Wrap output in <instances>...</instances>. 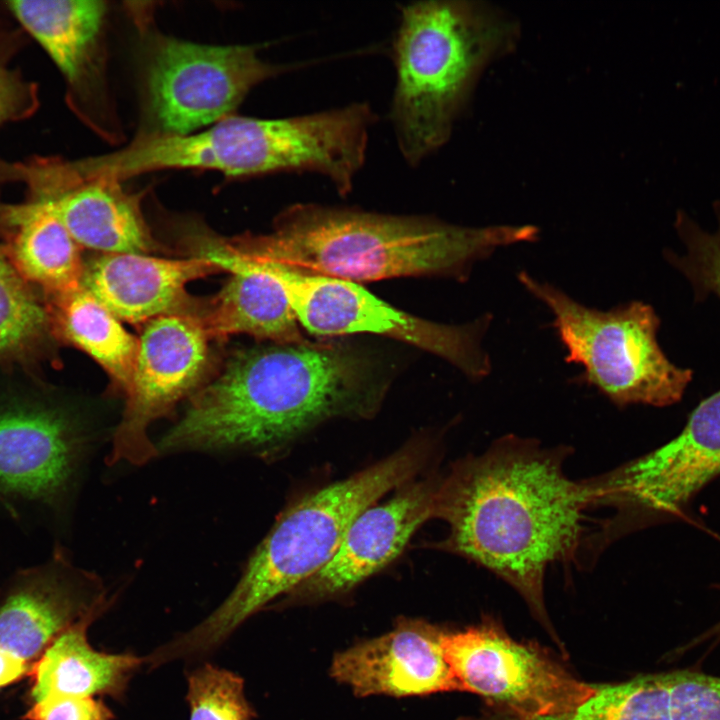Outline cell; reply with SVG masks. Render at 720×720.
Instances as JSON below:
<instances>
[{
    "instance_id": "1",
    "label": "cell",
    "mask_w": 720,
    "mask_h": 720,
    "mask_svg": "<svg viewBox=\"0 0 720 720\" xmlns=\"http://www.w3.org/2000/svg\"><path fill=\"white\" fill-rule=\"evenodd\" d=\"M568 447L507 435L441 476L433 518L445 521L440 547L471 560L513 587L550 626L544 581L555 563L578 561L590 479L565 472Z\"/></svg>"
},
{
    "instance_id": "2",
    "label": "cell",
    "mask_w": 720,
    "mask_h": 720,
    "mask_svg": "<svg viewBox=\"0 0 720 720\" xmlns=\"http://www.w3.org/2000/svg\"><path fill=\"white\" fill-rule=\"evenodd\" d=\"M387 379L374 354L344 342L241 349L197 389L158 453H269L337 417L373 415Z\"/></svg>"
},
{
    "instance_id": "3",
    "label": "cell",
    "mask_w": 720,
    "mask_h": 720,
    "mask_svg": "<svg viewBox=\"0 0 720 720\" xmlns=\"http://www.w3.org/2000/svg\"><path fill=\"white\" fill-rule=\"evenodd\" d=\"M532 225L464 227L423 216L298 203L267 234L229 244L255 260L355 283L403 276L464 278L497 248L535 241Z\"/></svg>"
},
{
    "instance_id": "4",
    "label": "cell",
    "mask_w": 720,
    "mask_h": 720,
    "mask_svg": "<svg viewBox=\"0 0 720 720\" xmlns=\"http://www.w3.org/2000/svg\"><path fill=\"white\" fill-rule=\"evenodd\" d=\"M431 439H415L381 461L303 497L282 513L227 598L199 624L164 645L170 661L203 657L251 616L284 599L336 553L349 527L432 460Z\"/></svg>"
},
{
    "instance_id": "5",
    "label": "cell",
    "mask_w": 720,
    "mask_h": 720,
    "mask_svg": "<svg viewBox=\"0 0 720 720\" xmlns=\"http://www.w3.org/2000/svg\"><path fill=\"white\" fill-rule=\"evenodd\" d=\"M375 121L370 105L362 102L280 119L229 116L188 135H145L95 157L93 169L119 181L163 169L215 170L232 177L309 171L345 195L365 162Z\"/></svg>"
},
{
    "instance_id": "6",
    "label": "cell",
    "mask_w": 720,
    "mask_h": 720,
    "mask_svg": "<svg viewBox=\"0 0 720 720\" xmlns=\"http://www.w3.org/2000/svg\"><path fill=\"white\" fill-rule=\"evenodd\" d=\"M399 11L390 120L401 155L417 166L447 142L481 72L512 47L517 31L481 2L419 1Z\"/></svg>"
},
{
    "instance_id": "7",
    "label": "cell",
    "mask_w": 720,
    "mask_h": 720,
    "mask_svg": "<svg viewBox=\"0 0 720 720\" xmlns=\"http://www.w3.org/2000/svg\"><path fill=\"white\" fill-rule=\"evenodd\" d=\"M518 280L553 314L565 360L581 365L583 380L612 403L667 406L681 399L692 372L672 364L661 350L659 318L651 306L632 301L603 311L525 271Z\"/></svg>"
},
{
    "instance_id": "8",
    "label": "cell",
    "mask_w": 720,
    "mask_h": 720,
    "mask_svg": "<svg viewBox=\"0 0 720 720\" xmlns=\"http://www.w3.org/2000/svg\"><path fill=\"white\" fill-rule=\"evenodd\" d=\"M718 475L720 390L696 407L677 437L590 479L594 507L605 506L613 513L586 538V551L598 552L634 530L680 517Z\"/></svg>"
},
{
    "instance_id": "9",
    "label": "cell",
    "mask_w": 720,
    "mask_h": 720,
    "mask_svg": "<svg viewBox=\"0 0 720 720\" xmlns=\"http://www.w3.org/2000/svg\"><path fill=\"white\" fill-rule=\"evenodd\" d=\"M257 261L281 283L300 326L310 334L387 336L448 361L471 379L480 380L491 371L481 343L491 321L489 315L464 325L438 323L399 310L358 283Z\"/></svg>"
},
{
    "instance_id": "10",
    "label": "cell",
    "mask_w": 720,
    "mask_h": 720,
    "mask_svg": "<svg viewBox=\"0 0 720 720\" xmlns=\"http://www.w3.org/2000/svg\"><path fill=\"white\" fill-rule=\"evenodd\" d=\"M16 373L0 379V500L56 508L72 488L86 436L40 377Z\"/></svg>"
},
{
    "instance_id": "11",
    "label": "cell",
    "mask_w": 720,
    "mask_h": 720,
    "mask_svg": "<svg viewBox=\"0 0 720 720\" xmlns=\"http://www.w3.org/2000/svg\"><path fill=\"white\" fill-rule=\"evenodd\" d=\"M291 68L248 45L216 46L159 37L145 66L147 110L159 134L188 135L236 109L261 82Z\"/></svg>"
},
{
    "instance_id": "12",
    "label": "cell",
    "mask_w": 720,
    "mask_h": 720,
    "mask_svg": "<svg viewBox=\"0 0 720 720\" xmlns=\"http://www.w3.org/2000/svg\"><path fill=\"white\" fill-rule=\"evenodd\" d=\"M441 647L462 691L481 696L494 711L520 719L573 711L598 684L575 678L538 649L516 642L495 625L443 631Z\"/></svg>"
},
{
    "instance_id": "13",
    "label": "cell",
    "mask_w": 720,
    "mask_h": 720,
    "mask_svg": "<svg viewBox=\"0 0 720 720\" xmlns=\"http://www.w3.org/2000/svg\"><path fill=\"white\" fill-rule=\"evenodd\" d=\"M209 339L195 314H169L145 324L108 464L141 465L158 454L149 426L197 387L208 364Z\"/></svg>"
},
{
    "instance_id": "14",
    "label": "cell",
    "mask_w": 720,
    "mask_h": 720,
    "mask_svg": "<svg viewBox=\"0 0 720 720\" xmlns=\"http://www.w3.org/2000/svg\"><path fill=\"white\" fill-rule=\"evenodd\" d=\"M101 579L56 547L45 562L17 571L0 602V648L28 661L75 623L110 606Z\"/></svg>"
},
{
    "instance_id": "15",
    "label": "cell",
    "mask_w": 720,
    "mask_h": 720,
    "mask_svg": "<svg viewBox=\"0 0 720 720\" xmlns=\"http://www.w3.org/2000/svg\"><path fill=\"white\" fill-rule=\"evenodd\" d=\"M441 477L408 482L388 501L360 513L333 557L281 601V606L335 599L393 561L414 532L433 518Z\"/></svg>"
},
{
    "instance_id": "16",
    "label": "cell",
    "mask_w": 720,
    "mask_h": 720,
    "mask_svg": "<svg viewBox=\"0 0 720 720\" xmlns=\"http://www.w3.org/2000/svg\"><path fill=\"white\" fill-rule=\"evenodd\" d=\"M442 634L423 619L400 617L391 631L338 652L330 674L360 697L462 691L445 660Z\"/></svg>"
},
{
    "instance_id": "17",
    "label": "cell",
    "mask_w": 720,
    "mask_h": 720,
    "mask_svg": "<svg viewBox=\"0 0 720 720\" xmlns=\"http://www.w3.org/2000/svg\"><path fill=\"white\" fill-rule=\"evenodd\" d=\"M192 255L230 273L201 315L209 338L247 334L272 343L306 341L281 283L259 261L235 251L227 239L208 234L193 238Z\"/></svg>"
},
{
    "instance_id": "18",
    "label": "cell",
    "mask_w": 720,
    "mask_h": 720,
    "mask_svg": "<svg viewBox=\"0 0 720 720\" xmlns=\"http://www.w3.org/2000/svg\"><path fill=\"white\" fill-rule=\"evenodd\" d=\"M219 272L209 260L193 255L102 254L85 264L82 287L120 321L146 324L164 315L188 314V284Z\"/></svg>"
},
{
    "instance_id": "19",
    "label": "cell",
    "mask_w": 720,
    "mask_h": 720,
    "mask_svg": "<svg viewBox=\"0 0 720 720\" xmlns=\"http://www.w3.org/2000/svg\"><path fill=\"white\" fill-rule=\"evenodd\" d=\"M5 6L53 61L67 84L73 107L78 109L97 74L105 2L14 0Z\"/></svg>"
},
{
    "instance_id": "20",
    "label": "cell",
    "mask_w": 720,
    "mask_h": 720,
    "mask_svg": "<svg viewBox=\"0 0 720 720\" xmlns=\"http://www.w3.org/2000/svg\"><path fill=\"white\" fill-rule=\"evenodd\" d=\"M0 239L17 272L45 301L82 286L81 247L42 204L0 201Z\"/></svg>"
},
{
    "instance_id": "21",
    "label": "cell",
    "mask_w": 720,
    "mask_h": 720,
    "mask_svg": "<svg viewBox=\"0 0 720 720\" xmlns=\"http://www.w3.org/2000/svg\"><path fill=\"white\" fill-rule=\"evenodd\" d=\"M99 616L87 617L57 636L35 664L32 698L52 696L122 699L130 681L145 666L144 657L132 653L96 650L87 629Z\"/></svg>"
},
{
    "instance_id": "22",
    "label": "cell",
    "mask_w": 720,
    "mask_h": 720,
    "mask_svg": "<svg viewBox=\"0 0 720 720\" xmlns=\"http://www.w3.org/2000/svg\"><path fill=\"white\" fill-rule=\"evenodd\" d=\"M55 339L86 353L123 391L130 385L139 341L82 286L46 300Z\"/></svg>"
},
{
    "instance_id": "23",
    "label": "cell",
    "mask_w": 720,
    "mask_h": 720,
    "mask_svg": "<svg viewBox=\"0 0 720 720\" xmlns=\"http://www.w3.org/2000/svg\"><path fill=\"white\" fill-rule=\"evenodd\" d=\"M55 339L43 296L28 284L0 244V373L40 377L55 359Z\"/></svg>"
},
{
    "instance_id": "24",
    "label": "cell",
    "mask_w": 720,
    "mask_h": 720,
    "mask_svg": "<svg viewBox=\"0 0 720 720\" xmlns=\"http://www.w3.org/2000/svg\"><path fill=\"white\" fill-rule=\"evenodd\" d=\"M457 720H672V716L665 672H661L615 684H598L591 698L560 715L520 719L492 711Z\"/></svg>"
},
{
    "instance_id": "25",
    "label": "cell",
    "mask_w": 720,
    "mask_h": 720,
    "mask_svg": "<svg viewBox=\"0 0 720 720\" xmlns=\"http://www.w3.org/2000/svg\"><path fill=\"white\" fill-rule=\"evenodd\" d=\"M189 720H253L244 680L225 668L205 663L187 673Z\"/></svg>"
},
{
    "instance_id": "26",
    "label": "cell",
    "mask_w": 720,
    "mask_h": 720,
    "mask_svg": "<svg viewBox=\"0 0 720 720\" xmlns=\"http://www.w3.org/2000/svg\"><path fill=\"white\" fill-rule=\"evenodd\" d=\"M713 207L717 219L714 232L703 230L683 211L675 220L685 250L680 256L671 254L670 259L690 281L697 298L712 293L720 299V200Z\"/></svg>"
},
{
    "instance_id": "27",
    "label": "cell",
    "mask_w": 720,
    "mask_h": 720,
    "mask_svg": "<svg viewBox=\"0 0 720 720\" xmlns=\"http://www.w3.org/2000/svg\"><path fill=\"white\" fill-rule=\"evenodd\" d=\"M665 677L672 720H720V676L687 668Z\"/></svg>"
},
{
    "instance_id": "28",
    "label": "cell",
    "mask_w": 720,
    "mask_h": 720,
    "mask_svg": "<svg viewBox=\"0 0 720 720\" xmlns=\"http://www.w3.org/2000/svg\"><path fill=\"white\" fill-rule=\"evenodd\" d=\"M21 32L6 28L0 33V127L29 118L39 107L37 85L10 64L23 46Z\"/></svg>"
},
{
    "instance_id": "29",
    "label": "cell",
    "mask_w": 720,
    "mask_h": 720,
    "mask_svg": "<svg viewBox=\"0 0 720 720\" xmlns=\"http://www.w3.org/2000/svg\"><path fill=\"white\" fill-rule=\"evenodd\" d=\"M29 720H116L112 710L96 697L52 696L35 702Z\"/></svg>"
},
{
    "instance_id": "30",
    "label": "cell",
    "mask_w": 720,
    "mask_h": 720,
    "mask_svg": "<svg viewBox=\"0 0 720 720\" xmlns=\"http://www.w3.org/2000/svg\"><path fill=\"white\" fill-rule=\"evenodd\" d=\"M26 669V661L0 648V687L20 678Z\"/></svg>"
},
{
    "instance_id": "31",
    "label": "cell",
    "mask_w": 720,
    "mask_h": 720,
    "mask_svg": "<svg viewBox=\"0 0 720 720\" xmlns=\"http://www.w3.org/2000/svg\"><path fill=\"white\" fill-rule=\"evenodd\" d=\"M709 635H717L718 637H720V623L717 624L714 628H712V629L707 633V635L705 636V638L708 637Z\"/></svg>"
},
{
    "instance_id": "32",
    "label": "cell",
    "mask_w": 720,
    "mask_h": 720,
    "mask_svg": "<svg viewBox=\"0 0 720 720\" xmlns=\"http://www.w3.org/2000/svg\"><path fill=\"white\" fill-rule=\"evenodd\" d=\"M5 20L2 16V9H0V33L7 28V25H5Z\"/></svg>"
}]
</instances>
